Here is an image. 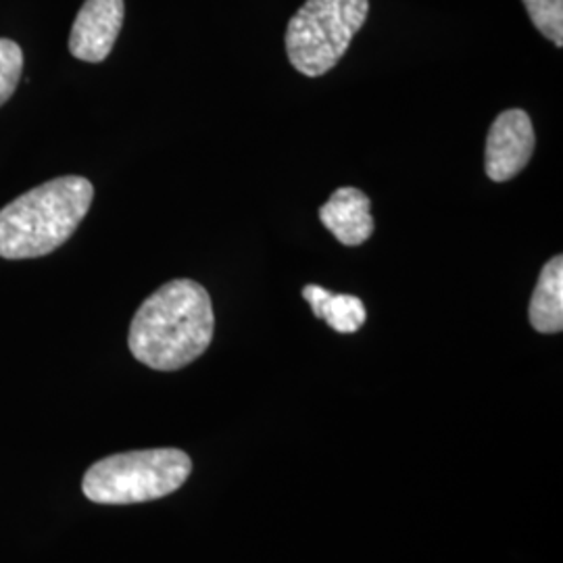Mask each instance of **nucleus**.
I'll return each instance as SVG.
<instances>
[{
    "label": "nucleus",
    "mask_w": 563,
    "mask_h": 563,
    "mask_svg": "<svg viewBox=\"0 0 563 563\" xmlns=\"http://www.w3.org/2000/svg\"><path fill=\"white\" fill-rule=\"evenodd\" d=\"M534 128L530 115L522 109L504 111L488 132L484 169L493 181L516 178L534 153Z\"/></svg>",
    "instance_id": "nucleus-5"
},
{
    "label": "nucleus",
    "mask_w": 563,
    "mask_h": 563,
    "mask_svg": "<svg viewBox=\"0 0 563 563\" xmlns=\"http://www.w3.org/2000/svg\"><path fill=\"white\" fill-rule=\"evenodd\" d=\"M532 25L553 42L563 46V0H522Z\"/></svg>",
    "instance_id": "nucleus-10"
},
{
    "label": "nucleus",
    "mask_w": 563,
    "mask_h": 563,
    "mask_svg": "<svg viewBox=\"0 0 563 563\" xmlns=\"http://www.w3.org/2000/svg\"><path fill=\"white\" fill-rule=\"evenodd\" d=\"M23 69V51L18 42L0 38V107L18 88Z\"/></svg>",
    "instance_id": "nucleus-11"
},
{
    "label": "nucleus",
    "mask_w": 563,
    "mask_h": 563,
    "mask_svg": "<svg viewBox=\"0 0 563 563\" xmlns=\"http://www.w3.org/2000/svg\"><path fill=\"white\" fill-rule=\"evenodd\" d=\"M123 15V0H86L69 34V53L88 63L107 59L120 36Z\"/></svg>",
    "instance_id": "nucleus-6"
},
{
    "label": "nucleus",
    "mask_w": 563,
    "mask_h": 563,
    "mask_svg": "<svg viewBox=\"0 0 563 563\" xmlns=\"http://www.w3.org/2000/svg\"><path fill=\"white\" fill-rule=\"evenodd\" d=\"M320 220L344 246H360L374 234L372 202L360 188L334 190L320 207Z\"/></svg>",
    "instance_id": "nucleus-7"
},
{
    "label": "nucleus",
    "mask_w": 563,
    "mask_h": 563,
    "mask_svg": "<svg viewBox=\"0 0 563 563\" xmlns=\"http://www.w3.org/2000/svg\"><path fill=\"white\" fill-rule=\"evenodd\" d=\"M95 199L81 176H60L0 209V257L34 260L69 241Z\"/></svg>",
    "instance_id": "nucleus-2"
},
{
    "label": "nucleus",
    "mask_w": 563,
    "mask_h": 563,
    "mask_svg": "<svg viewBox=\"0 0 563 563\" xmlns=\"http://www.w3.org/2000/svg\"><path fill=\"white\" fill-rule=\"evenodd\" d=\"M216 316L209 292L195 280L163 284L136 311L128 344L139 362L176 372L199 360L213 341Z\"/></svg>",
    "instance_id": "nucleus-1"
},
{
    "label": "nucleus",
    "mask_w": 563,
    "mask_h": 563,
    "mask_svg": "<svg viewBox=\"0 0 563 563\" xmlns=\"http://www.w3.org/2000/svg\"><path fill=\"white\" fill-rule=\"evenodd\" d=\"M302 299L311 305L316 318L341 334L357 332L367 320L365 305L360 297L353 295H332L322 286L309 284L302 288Z\"/></svg>",
    "instance_id": "nucleus-9"
},
{
    "label": "nucleus",
    "mask_w": 563,
    "mask_h": 563,
    "mask_svg": "<svg viewBox=\"0 0 563 563\" xmlns=\"http://www.w3.org/2000/svg\"><path fill=\"white\" fill-rule=\"evenodd\" d=\"M369 0H307L286 27V53L292 67L318 78L344 57L367 20Z\"/></svg>",
    "instance_id": "nucleus-4"
},
{
    "label": "nucleus",
    "mask_w": 563,
    "mask_h": 563,
    "mask_svg": "<svg viewBox=\"0 0 563 563\" xmlns=\"http://www.w3.org/2000/svg\"><path fill=\"white\" fill-rule=\"evenodd\" d=\"M190 472L192 462L180 449L130 451L92 463L81 490L92 504H144L176 493Z\"/></svg>",
    "instance_id": "nucleus-3"
},
{
    "label": "nucleus",
    "mask_w": 563,
    "mask_h": 563,
    "mask_svg": "<svg viewBox=\"0 0 563 563\" xmlns=\"http://www.w3.org/2000/svg\"><path fill=\"white\" fill-rule=\"evenodd\" d=\"M530 323L541 334L563 330V257L555 255L544 263L539 284L530 301Z\"/></svg>",
    "instance_id": "nucleus-8"
}]
</instances>
